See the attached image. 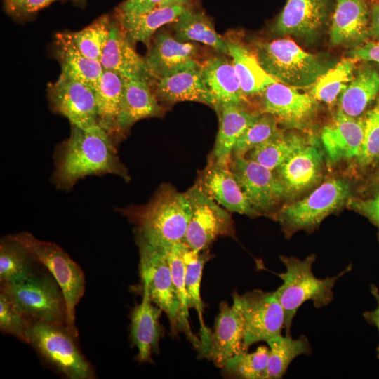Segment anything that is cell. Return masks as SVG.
I'll use <instances>...</instances> for the list:
<instances>
[{
    "label": "cell",
    "mask_w": 379,
    "mask_h": 379,
    "mask_svg": "<svg viewBox=\"0 0 379 379\" xmlns=\"http://www.w3.org/2000/svg\"><path fill=\"white\" fill-rule=\"evenodd\" d=\"M55 159L52 178L60 190H70L79 179L91 175L109 173L129 179L113 140L100 125L88 129L72 125L70 136L56 149Z\"/></svg>",
    "instance_id": "6da1fadb"
},
{
    "label": "cell",
    "mask_w": 379,
    "mask_h": 379,
    "mask_svg": "<svg viewBox=\"0 0 379 379\" xmlns=\"http://www.w3.org/2000/svg\"><path fill=\"white\" fill-rule=\"evenodd\" d=\"M127 214L137 225L136 236L167 249L184 241L191 206L185 193L171 185H163L147 205Z\"/></svg>",
    "instance_id": "7a4b0ae2"
},
{
    "label": "cell",
    "mask_w": 379,
    "mask_h": 379,
    "mask_svg": "<svg viewBox=\"0 0 379 379\" xmlns=\"http://www.w3.org/2000/svg\"><path fill=\"white\" fill-rule=\"evenodd\" d=\"M315 259L314 254L304 260L284 255L280 257L286 272L278 274L283 284L274 293L284 312V327L288 335H291L293 319L300 307L307 300H311L317 309L328 305L333 300V288L336 281L352 270V265H350L333 277L319 279L312 270Z\"/></svg>",
    "instance_id": "3957f363"
},
{
    "label": "cell",
    "mask_w": 379,
    "mask_h": 379,
    "mask_svg": "<svg viewBox=\"0 0 379 379\" xmlns=\"http://www.w3.org/2000/svg\"><path fill=\"white\" fill-rule=\"evenodd\" d=\"M0 291L7 295L15 309L29 324H67L66 300L50 272L39 270L21 281L1 283Z\"/></svg>",
    "instance_id": "277c9868"
},
{
    "label": "cell",
    "mask_w": 379,
    "mask_h": 379,
    "mask_svg": "<svg viewBox=\"0 0 379 379\" xmlns=\"http://www.w3.org/2000/svg\"><path fill=\"white\" fill-rule=\"evenodd\" d=\"M77 335L66 323H30L26 333L27 343L65 378L93 379V366L81 353Z\"/></svg>",
    "instance_id": "5b68a950"
},
{
    "label": "cell",
    "mask_w": 379,
    "mask_h": 379,
    "mask_svg": "<svg viewBox=\"0 0 379 379\" xmlns=\"http://www.w3.org/2000/svg\"><path fill=\"white\" fill-rule=\"evenodd\" d=\"M256 53L259 62L269 74L294 88L313 85L328 69L317 56L288 39L260 43Z\"/></svg>",
    "instance_id": "8992f818"
},
{
    "label": "cell",
    "mask_w": 379,
    "mask_h": 379,
    "mask_svg": "<svg viewBox=\"0 0 379 379\" xmlns=\"http://www.w3.org/2000/svg\"><path fill=\"white\" fill-rule=\"evenodd\" d=\"M9 236L20 243L58 282L66 300L67 324L78 333L75 310L85 291V277L81 268L55 243L40 240L26 232Z\"/></svg>",
    "instance_id": "52a82bcc"
},
{
    "label": "cell",
    "mask_w": 379,
    "mask_h": 379,
    "mask_svg": "<svg viewBox=\"0 0 379 379\" xmlns=\"http://www.w3.org/2000/svg\"><path fill=\"white\" fill-rule=\"evenodd\" d=\"M350 193L347 180L329 179L301 200L284 206L276 218L286 237L299 230L313 231L325 218L345 203Z\"/></svg>",
    "instance_id": "ba28073f"
},
{
    "label": "cell",
    "mask_w": 379,
    "mask_h": 379,
    "mask_svg": "<svg viewBox=\"0 0 379 379\" xmlns=\"http://www.w3.org/2000/svg\"><path fill=\"white\" fill-rule=\"evenodd\" d=\"M140 253L142 289L151 301L164 312L172 328H177L180 300L173 282L166 249L154 246L136 236Z\"/></svg>",
    "instance_id": "9c48e42d"
},
{
    "label": "cell",
    "mask_w": 379,
    "mask_h": 379,
    "mask_svg": "<svg viewBox=\"0 0 379 379\" xmlns=\"http://www.w3.org/2000/svg\"><path fill=\"white\" fill-rule=\"evenodd\" d=\"M185 193L191 206V216L184 242L192 250H205L220 236L234 235L230 215L194 185Z\"/></svg>",
    "instance_id": "30bf717a"
},
{
    "label": "cell",
    "mask_w": 379,
    "mask_h": 379,
    "mask_svg": "<svg viewBox=\"0 0 379 379\" xmlns=\"http://www.w3.org/2000/svg\"><path fill=\"white\" fill-rule=\"evenodd\" d=\"M240 307L244 325L245 351L253 344L281 335L285 326L284 310L274 291L254 290L243 295H233Z\"/></svg>",
    "instance_id": "8fae6325"
},
{
    "label": "cell",
    "mask_w": 379,
    "mask_h": 379,
    "mask_svg": "<svg viewBox=\"0 0 379 379\" xmlns=\"http://www.w3.org/2000/svg\"><path fill=\"white\" fill-rule=\"evenodd\" d=\"M230 168L252 207L260 214L270 213L288 198L276 173L244 157L232 158Z\"/></svg>",
    "instance_id": "7c38bea8"
},
{
    "label": "cell",
    "mask_w": 379,
    "mask_h": 379,
    "mask_svg": "<svg viewBox=\"0 0 379 379\" xmlns=\"http://www.w3.org/2000/svg\"><path fill=\"white\" fill-rule=\"evenodd\" d=\"M48 96L53 109L72 125L83 129L99 125L95 92L86 84L61 73L49 86Z\"/></svg>",
    "instance_id": "4fadbf2b"
},
{
    "label": "cell",
    "mask_w": 379,
    "mask_h": 379,
    "mask_svg": "<svg viewBox=\"0 0 379 379\" xmlns=\"http://www.w3.org/2000/svg\"><path fill=\"white\" fill-rule=\"evenodd\" d=\"M263 94V113L277 117L289 128H308L316 115L317 100L311 94L301 93L295 88L275 82Z\"/></svg>",
    "instance_id": "5bb4252c"
},
{
    "label": "cell",
    "mask_w": 379,
    "mask_h": 379,
    "mask_svg": "<svg viewBox=\"0 0 379 379\" xmlns=\"http://www.w3.org/2000/svg\"><path fill=\"white\" fill-rule=\"evenodd\" d=\"M244 338V319L237 301L233 298L231 306L222 302L203 355L218 367H225L231 359L245 351Z\"/></svg>",
    "instance_id": "9a60e30c"
},
{
    "label": "cell",
    "mask_w": 379,
    "mask_h": 379,
    "mask_svg": "<svg viewBox=\"0 0 379 379\" xmlns=\"http://www.w3.org/2000/svg\"><path fill=\"white\" fill-rule=\"evenodd\" d=\"M195 185L230 212L250 217L260 215L249 203L230 166L210 159Z\"/></svg>",
    "instance_id": "2e32d148"
},
{
    "label": "cell",
    "mask_w": 379,
    "mask_h": 379,
    "mask_svg": "<svg viewBox=\"0 0 379 379\" xmlns=\"http://www.w3.org/2000/svg\"><path fill=\"white\" fill-rule=\"evenodd\" d=\"M197 46L180 41L168 33L157 34L145 58L148 69L154 78L161 79L199 67L196 60Z\"/></svg>",
    "instance_id": "e0dca14e"
},
{
    "label": "cell",
    "mask_w": 379,
    "mask_h": 379,
    "mask_svg": "<svg viewBox=\"0 0 379 379\" xmlns=\"http://www.w3.org/2000/svg\"><path fill=\"white\" fill-rule=\"evenodd\" d=\"M103 69L114 72L124 79L149 84L153 75L145 60L135 51L124 30L112 22L110 34L100 60Z\"/></svg>",
    "instance_id": "ac0fdd59"
},
{
    "label": "cell",
    "mask_w": 379,
    "mask_h": 379,
    "mask_svg": "<svg viewBox=\"0 0 379 379\" xmlns=\"http://www.w3.org/2000/svg\"><path fill=\"white\" fill-rule=\"evenodd\" d=\"M364 135V120L344 114L340 109L321 131L326 152L333 162L357 157Z\"/></svg>",
    "instance_id": "d6986e66"
},
{
    "label": "cell",
    "mask_w": 379,
    "mask_h": 379,
    "mask_svg": "<svg viewBox=\"0 0 379 379\" xmlns=\"http://www.w3.org/2000/svg\"><path fill=\"white\" fill-rule=\"evenodd\" d=\"M330 38L335 45L357 46L369 37L371 8L367 0H335Z\"/></svg>",
    "instance_id": "ffe728a7"
},
{
    "label": "cell",
    "mask_w": 379,
    "mask_h": 379,
    "mask_svg": "<svg viewBox=\"0 0 379 379\" xmlns=\"http://www.w3.org/2000/svg\"><path fill=\"white\" fill-rule=\"evenodd\" d=\"M322 155L312 143L301 148L276 169L288 197H296L321 179Z\"/></svg>",
    "instance_id": "44dd1931"
},
{
    "label": "cell",
    "mask_w": 379,
    "mask_h": 379,
    "mask_svg": "<svg viewBox=\"0 0 379 379\" xmlns=\"http://www.w3.org/2000/svg\"><path fill=\"white\" fill-rule=\"evenodd\" d=\"M328 11L329 0H287L274 30L281 35L312 36L325 23Z\"/></svg>",
    "instance_id": "7402d4cb"
},
{
    "label": "cell",
    "mask_w": 379,
    "mask_h": 379,
    "mask_svg": "<svg viewBox=\"0 0 379 379\" xmlns=\"http://www.w3.org/2000/svg\"><path fill=\"white\" fill-rule=\"evenodd\" d=\"M215 109L218 112L220 126L210 159L219 165L230 166L237 140L260 114L230 103H218Z\"/></svg>",
    "instance_id": "603a6c76"
},
{
    "label": "cell",
    "mask_w": 379,
    "mask_h": 379,
    "mask_svg": "<svg viewBox=\"0 0 379 379\" xmlns=\"http://www.w3.org/2000/svg\"><path fill=\"white\" fill-rule=\"evenodd\" d=\"M156 95L159 100L169 104L193 101L213 108L217 105L216 100L204 83L199 67L159 79Z\"/></svg>",
    "instance_id": "cb8c5ba5"
},
{
    "label": "cell",
    "mask_w": 379,
    "mask_h": 379,
    "mask_svg": "<svg viewBox=\"0 0 379 379\" xmlns=\"http://www.w3.org/2000/svg\"><path fill=\"white\" fill-rule=\"evenodd\" d=\"M161 312L142 289V301L133 308L131 317V336L138 349L136 359L140 362L150 361L152 354L158 349Z\"/></svg>",
    "instance_id": "d4e9b609"
},
{
    "label": "cell",
    "mask_w": 379,
    "mask_h": 379,
    "mask_svg": "<svg viewBox=\"0 0 379 379\" xmlns=\"http://www.w3.org/2000/svg\"><path fill=\"white\" fill-rule=\"evenodd\" d=\"M206 86L218 103L243 106L246 102L233 62L223 56H215L199 66ZM217 106V105H216Z\"/></svg>",
    "instance_id": "484cf974"
},
{
    "label": "cell",
    "mask_w": 379,
    "mask_h": 379,
    "mask_svg": "<svg viewBox=\"0 0 379 379\" xmlns=\"http://www.w3.org/2000/svg\"><path fill=\"white\" fill-rule=\"evenodd\" d=\"M162 108L151 92L149 84L124 79L121 108L117 119L119 134L128 130L136 121L160 116Z\"/></svg>",
    "instance_id": "4316f807"
},
{
    "label": "cell",
    "mask_w": 379,
    "mask_h": 379,
    "mask_svg": "<svg viewBox=\"0 0 379 379\" xmlns=\"http://www.w3.org/2000/svg\"><path fill=\"white\" fill-rule=\"evenodd\" d=\"M55 39L56 54L60 63L61 73L95 91L104 71L100 62L81 53L74 44L70 33H59Z\"/></svg>",
    "instance_id": "83f0119b"
},
{
    "label": "cell",
    "mask_w": 379,
    "mask_h": 379,
    "mask_svg": "<svg viewBox=\"0 0 379 379\" xmlns=\"http://www.w3.org/2000/svg\"><path fill=\"white\" fill-rule=\"evenodd\" d=\"M188 7L174 5L142 13H124L118 11L117 19L121 29L133 44L137 42L148 44L159 27L175 22Z\"/></svg>",
    "instance_id": "f1b7e54d"
},
{
    "label": "cell",
    "mask_w": 379,
    "mask_h": 379,
    "mask_svg": "<svg viewBox=\"0 0 379 379\" xmlns=\"http://www.w3.org/2000/svg\"><path fill=\"white\" fill-rule=\"evenodd\" d=\"M225 40L246 96L262 93L269 85L279 82L264 69L258 58L244 46L234 40Z\"/></svg>",
    "instance_id": "f546056e"
},
{
    "label": "cell",
    "mask_w": 379,
    "mask_h": 379,
    "mask_svg": "<svg viewBox=\"0 0 379 379\" xmlns=\"http://www.w3.org/2000/svg\"><path fill=\"white\" fill-rule=\"evenodd\" d=\"M124 79L114 72L104 69L99 84L94 91L98 122L109 135L119 134L117 119Z\"/></svg>",
    "instance_id": "4dcf8cb0"
},
{
    "label": "cell",
    "mask_w": 379,
    "mask_h": 379,
    "mask_svg": "<svg viewBox=\"0 0 379 379\" xmlns=\"http://www.w3.org/2000/svg\"><path fill=\"white\" fill-rule=\"evenodd\" d=\"M379 93V70L372 66L360 69L340 95L339 109L358 117Z\"/></svg>",
    "instance_id": "1f68e13d"
},
{
    "label": "cell",
    "mask_w": 379,
    "mask_h": 379,
    "mask_svg": "<svg viewBox=\"0 0 379 379\" xmlns=\"http://www.w3.org/2000/svg\"><path fill=\"white\" fill-rule=\"evenodd\" d=\"M175 22V37L178 40L197 41L220 53H228L225 40L215 32L213 23L203 12L194 11L188 7Z\"/></svg>",
    "instance_id": "d6a6232c"
},
{
    "label": "cell",
    "mask_w": 379,
    "mask_h": 379,
    "mask_svg": "<svg viewBox=\"0 0 379 379\" xmlns=\"http://www.w3.org/2000/svg\"><path fill=\"white\" fill-rule=\"evenodd\" d=\"M191 249L187 245L184 253L185 265V283L189 309L194 308L200 323V347L203 354L209 343L211 331L203 319V302L201 298V280L204 265L208 259L206 254Z\"/></svg>",
    "instance_id": "836d02e7"
},
{
    "label": "cell",
    "mask_w": 379,
    "mask_h": 379,
    "mask_svg": "<svg viewBox=\"0 0 379 379\" xmlns=\"http://www.w3.org/2000/svg\"><path fill=\"white\" fill-rule=\"evenodd\" d=\"M309 143L310 142L307 138L298 133L294 132L286 133L280 131L251 149L248 153L247 158L274 171Z\"/></svg>",
    "instance_id": "e575fe53"
},
{
    "label": "cell",
    "mask_w": 379,
    "mask_h": 379,
    "mask_svg": "<svg viewBox=\"0 0 379 379\" xmlns=\"http://www.w3.org/2000/svg\"><path fill=\"white\" fill-rule=\"evenodd\" d=\"M38 262L30 253L9 235L0 242V282L21 281L38 272Z\"/></svg>",
    "instance_id": "d590c367"
},
{
    "label": "cell",
    "mask_w": 379,
    "mask_h": 379,
    "mask_svg": "<svg viewBox=\"0 0 379 379\" xmlns=\"http://www.w3.org/2000/svg\"><path fill=\"white\" fill-rule=\"evenodd\" d=\"M267 343L270 348L265 379L281 378L295 358L312 352L310 342L305 335L293 339L291 335H279Z\"/></svg>",
    "instance_id": "8d00e7d4"
},
{
    "label": "cell",
    "mask_w": 379,
    "mask_h": 379,
    "mask_svg": "<svg viewBox=\"0 0 379 379\" xmlns=\"http://www.w3.org/2000/svg\"><path fill=\"white\" fill-rule=\"evenodd\" d=\"M187 244L178 242L166 249L171 270L173 282L180 300V311L178 317L177 328L185 333L187 339L197 349L200 347V340L193 333L189 322V307L185 283V265L184 253Z\"/></svg>",
    "instance_id": "74e56055"
},
{
    "label": "cell",
    "mask_w": 379,
    "mask_h": 379,
    "mask_svg": "<svg viewBox=\"0 0 379 379\" xmlns=\"http://www.w3.org/2000/svg\"><path fill=\"white\" fill-rule=\"evenodd\" d=\"M356 60L346 58L326 70L312 85L311 95L327 104L335 102L353 78Z\"/></svg>",
    "instance_id": "f35d334b"
},
{
    "label": "cell",
    "mask_w": 379,
    "mask_h": 379,
    "mask_svg": "<svg viewBox=\"0 0 379 379\" xmlns=\"http://www.w3.org/2000/svg\"><path fill=\"white\" fill-rule=\"evenodd\" d=\"M111 24L108 15H102L81 30L70 33V35L81 53L100 61L109 36Z\"/></svg>",
    "instance_id": "ab89813d"
},
{
    "label": "cell",
    "mask_w": 379,
    "mask_h": 379,
    "mask_svg": "<svg viewBox=\"0 0 379 379\" xmlns=\"http://www.w3.org/2000/svg\"><path fill=\"white\" fill-rule=\"evenodd\" d=\"M279 122L278 119L272 114H260L237 140L232 150V158L246 157L251 149L280 131Z\"/></svg>",
    "instance_id": "60d3db41"
},
{
    "label": "cell",
    "mask_w": 379,
    "mask_h": 379,
    "mask_svg": "<svg viewBox=\"0 0 379 379\" xmlns=\"http://www.w3.org/2000/svg\"><path fill=\"white\" fill-rule=\"evenodd\" d=\"M269 349L261 345L251 353L242 352L231 359L225 365L230 373L246 379H265Z\"/></svg>",
    "instance_id": "b9f144b4"
},
{
    "label": "cell",
    "mask_w": 379,
    "mask_h": 379,
    "mask_svg": "<svg viewBox=\"0 0 379 379\" xmlns=\"http://www.w3.org/2000/svg\"><path fill=\"white\" fill-rule=\"evenodd\" d=\"M357 161L367 166L379 158V101L364 119V135Z\"/></svg>",
    "instance_id": "7bdbcfd3"
},
{
    "label": "cell",
    "mask_w": 379,
    "mask_h": 379,
    "mask_svg": "<svg viewBox=\"0 0 379 379\" xmlns=\"http://www.w3.org/2000/svg\"><path fill=\"white\" fill-rule=\"evenodd\" d=\"M29 323L13 307L2 291H0V329L1 331L16 337L27 343V330Z\"/></svg>",
    "instance_id": "ee69618b"
},
{
    "label": "cell",
    "mask_w": 379,
    "mask_h": 379,
    "mask_svg": "<svg viewBox=\"0 0 379 379\" xmlns=\"http://www.w3.org/2000/svg\"><path fill=\"white\" fill-rule=\"evenodd\" d=\"M56 0H6L8 10L15 15H27L38 11Z\"/></svg>",
    "instance_id": "f6af8a7d"
},
{
    "label": "cell",
    "mask_w": 379,
    "mask_h": 379,
    "mask_svg": "<svg viewBox=\"0 0 379 379\" xmlns=\"http://www.w3.org/2000/svg\"><path fill=\"white\" fill-rule=\"evenodd\" d=\"M166 6V0H126L118 8L119 11L131 13H146Z\"/></svg>",
    "instance_id": "bcb514c9"
},
{
    "label": "cell",
    "mask_w": 379,
    "mask_h": 379,
    "mask_svg": "<svg viewBox=\"0 0 379 379\" xmlns=\"http://www.w3.org/2000/svg\"><path fill=\"white\" fill-rule=\"evenodd\" d=\"M351 58L379 63V41H371L354 48L350 51Z\"/></svg>",
    "instance_id": "7dc6e473"
},
{
    "label": "cell",
    "mask_w": 379,
    "mask_h": 379,
    "mask_svg": "<svg viewBox=\"0 0 379 379\" xmlns=\"http://www.w3.org/2000/svg\"><path fill=\"white\" fill-rule=\"evenodd\" d=\"M351 206L363 213L378 227L379 236V194L366 201H353Z\"/></svg>",
    "instance_id": "c3c4849f"
},
{
    "label": "cell",
    "mask_w": 379,
    "mask_h": 379,
    "mask_svg": "<svg viewBox=\"0 0 379 379\" xmlns=\"http://www.w3.org/2000/svg\"><path fill=\"white\" fill-rule=\"evenodd\" d=\"M370 288L372 295L377 302V307L374 310L365 312L363 316L366 321L375 326L379 332V290L374 284H371ZM377 358L379 359V344L377 347Z\"/></svg>",
    "instance_id": "681fc988"
},
{
    "label": "cell",
    "mask_w": 379,
    "mask_h": 379,
    "mask_svg": "<svg viewBox=\"0 0 379 379\" xmlns=\"http://www.w3.org/2000/svg\"><path fill=\"white\" fill-rule=\"evenodd\" d=\"M369 37L379 41V2H374L371 6V22Z\"/></svg>",
    "instance_id": "f907efd6"
},
{
    "label": "cell",
    "mask_w": 379,
    "mask_h": 379,
    "mask_svg": "<svg viewBox=\"0 0 379 379\" xmlns=\"http://www.w3.org/2000/svg\"><path fill=\"white\" fill-rule=\"evenodd\" d=\"M191 0H166V6L182 5L189 6Z\"/></svg>",
    "instance_id": "816d5d0a"
},
{
    "label": "cell",
    "mask_w": 379,
    "mask_h": 379,
    "mask_svg": "<svg viewBox=\"0 0 379 379\" xmlns=\"http://www.w3.org/2000/svg\"><path fill=\"white\" fill-rule=\"evenodd\" d=\"M77 1H78L80 2V3H83V2L85 1V0H77Z\"/></svg>",
    "instance_id": "f5cc1de1"
}]
</instances>
